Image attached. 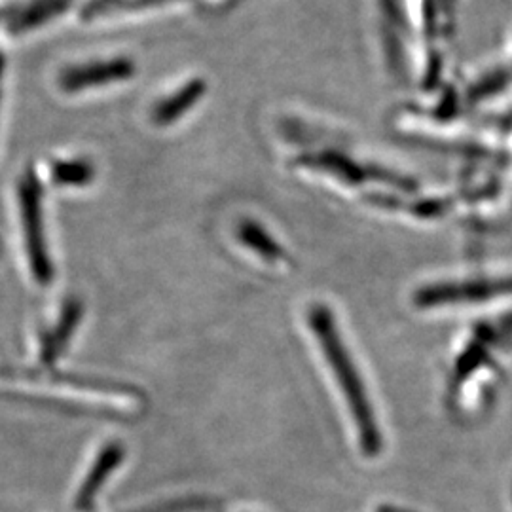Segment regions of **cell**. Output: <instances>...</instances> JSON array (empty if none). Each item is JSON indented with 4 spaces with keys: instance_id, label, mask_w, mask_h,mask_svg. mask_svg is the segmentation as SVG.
I'll return each mask as SVG.
<instances>
[{
    "instance_id": "6da1fadb",
    "label": "cell",
    "mask_w": 512,
    "mask_h": 512,
    "mask_svg": "<svg viewBox=\"0 0 512 512\" xmlns=\"http://www.w3.org/2000/svg\"><path fill=\"white\" fill-rule=\"evenodd\" d=\"M310 327L321 344L323 355L329 361L336 382L348 399L349 412L357 425L363 452L366 456L378 454L382 450V435L374 420V412L359 370L340 338L332 313L325 306H313L310 311Z\"/></svg>"
},
{
    "instance_id": "7a4b0ae2",
    "label": "cell",
    "mask_w": 512,
    "mask_h": 512,
    "mask_svg": "<svg viewBox=\"0 0 512 512\" xmlns=\"http://www.w3.org/2000/svg\"><path fill=\"white\" fill-rule=\"evenodd\" d=\"M19 207L25 243L33 275L38 283H48L52 279V262L46 249L44 238V219H42V188L35 175H27L19 184Z\"/></svg>"
},
{
    "instance_id": "3957f363",
    "label": "cell",
    "mask_w": 512,
    "mask_h": 512,
    "mask_svg": "<svg viewBox=\"0 0 512 512\" xmlns=\"http://www.w3.org/2000/svg\"><path fill=\"white\" fill-rule=\"evenodd\" d=\"M133 73H135V67L129 59L114 57L107 61H93L88 65L67 69L65 73L61 74L59 84L65 92H82V90H92V88L124 82Z\"/></svg>"
},
{
    "instance_id": "277c9868",
    "label": "cell",
    "mask_w": 512,
    "mask_h": 512,
    "mask_svg": "<svg viewBox=\"0 0 512 512\" xmlns=\"http://www.w3.org/2000/svg\"><path fill=\"white\" fill-rule=\"evenodd\" d=\"M205 82L202 80H192L186 86H183L179 92L173 93L171 97L162 99L152 112V120L158 126H169L183 118L188 110L192 109L205 93Z\"/></svg>"
},
{
    "instance_id": "5b68a950",
    "label": "cell",
    "mask_w": 512,
    "mask_h": 512,
    "mask_svg": "<svg viewBox=\"0 0 512 512\" xmlns=\"http://www.w3.org/2000/svg\"><path fill=\"white\" fill-rule=\"evenodd\" d=\"M120 458H122L120 448L110 446L109 450H105V454L95 463L92 476H90V478L86 480V484L82 486V492H80V497H78V505H80V507H86L88 503H92V499L95 497V494H97L99 486L107 480L110 471L120 463Z\"/></svg>"
},
{
    "instance_id": "8992f818",
    "label": "cell",
    "mask_w": 512,
    "mask_h": 512,
    "mask_svg": "<svg viewBox=\"0 0 512 512\" xmlns=\"http://www.w3.org/2000/svg\"><path fill=\"white\" fill-rule=\"evenodd\" d=\"M239 239L249 247L253 249L255 253H258L268 260H277L283 256V251L279 247V243L275 241L260 224L256 222H243L239 226Z\"/></svg>"
},
{
    "instance_id": "52a82bcc",
    "label": "cell",
    "mask_w": 512,
    "mask_h": 512,
    "mask_svg": "<svg viewBox=\"0 0 512 512\" xmlns=\"http://www.w3.org/2000/svg\"><path fill=\"white\" fill-rule=\"evenodd\" d=\"M52 179L61 186H82L93 179V167L84 160L59 162L52 167Z\"/></svg>"
}]
</instances>
